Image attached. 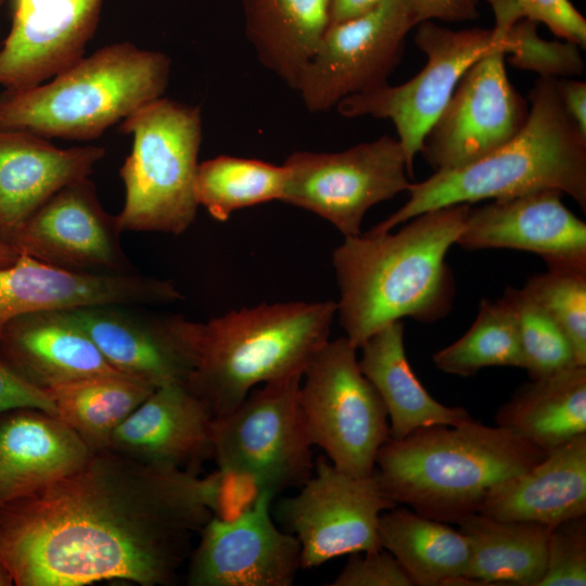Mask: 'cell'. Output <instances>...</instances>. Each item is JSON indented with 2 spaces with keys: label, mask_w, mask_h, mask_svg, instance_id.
<instances>
[{
  "label": "cell",
  "mask_w": 586,
  "mask_h": 586,
  "mask_svg": "<svg viewBox=\"0 0 586 586\" xmlns=\"http://www.w3.org/2000/svg\"><path fill=\"white\" fill-rule=\"evenodd\" d=\"M225 488L218 470L201 477L92 451L75 471L0 505V563L16 586L170 585Z\"/></svg>",
  "instance_id": "obj_1"
},
{
  "label": "cell",
  "mask_w": 586,
  "mask_h": 586,
  "mask_svg": "<svg viewBox=\"0 0 586 586\" xmlns=\"http://www.w3.org/2000/svg\"><path fill=\"white\" fill-rule=\"evenodd\" d=\"M470 207L463 203L422 213L397 232L345 237L333 251L336 315L357 349L394 321L433 322L450 311L455 283L446 255Z\"/></svg>",
  "instance_id": "obj_2"
},
{
  "label": "cell",
  "mask_w": 586,
  "mask_h": 586,
  "mask_svg": "<svg viewBox=\"0 0 586 586\" xmlns=\"http://www.w3.org/2000/svg\"><path fill=\"white\" fill-rule=\"evenodd\" d=\"M528 115L508 142L464 166L437 170L407 189L409 199L368 232L393 230L441 207L553 189L586 211V138L566 114L555 78L539 77L528 93Z\"/></svg>",
  "instance_id": "obj_3"
},
{
  "label": "cell",
  "mask_w": 586,
  "mask_h": 586,
  "mask_svg": "<svg viewBox=\"0 0 586 586\" xmlns=\"http://www.w3.org/2000/svg\"><path fill=\"white\" fill-rule=\"evenodd\" d=\"M546 455L507 429L471 418L456 425L419 429L402 440L390 437L377 454L374 475L397 506L457 523L477 512L496 486Z\"/></svg>",
  "instance_id": "obj_4"
},
{
  "label": "cell",
  "mask_w": 586,
  "mask_h": 586,
  "mask_svg": "<svg viewBox=\"0 0 586 586\" xmlns=\"http://www.w3.org/2000/svg\"><path fill=\"white\" fill-rule=\"evenodd\" d=\"M336 302H286L231 310L201 324L187 386L214 418L233 410L257 385L303 374L329 341Z\"/></svg>",
  "instance_id": "obj_5"
},
{
  "label": "cell",
  "mask_w": 586,
  "mask_h": 586,
  "mask_svg": "<svg viewBox=\"0 0 586 586\" xmlns=\"http://www.w3.org/2000/svg\"><path fill=\"white\" fill-rule=\"evenodd\" d=\"M171 62L123 41L98 49L51 79L0 93V127L88 141L163 97Z\"/></svg>",
  "instance_id": "obj_6"
},
{
  "label": "cell",
  "mask_w": 586,
  "mask_h": 586,
  "mask_svg": "<svg viewBox=\"0 0 586 586\" xmlns=\"http://www.w3.org/2000/svg\"><path fill=\"white\" fill-rule=\"evenodd\" d=\"M132 146L119 169L125 201L122 231L179 235L193 224L194 183L202 140L198 106L160 98L120 123Z\"/></svg>",
  "instance_id": "obj_7"
},
{
  "label": "cell",
  "mask_w": 586,
  "mask_h": 586,
  "mask_svg": "<svg viewBox=\"0 0 586 586\" xmlns=\"http://www.w3.org/2000/svg\"><path fill=\"white\" fill-rule=\"evenodd\" d=\"M302 377L254 387L233 410L214 418L212 460L218 471L275 497L313 474V444L298 398Z\"/></svg>",
  "instance_id": "obj_8"
},
{
  "label": "cell",
  "mask_w": 586,
  "mask_h": 586,
  "mask_svg": "<svg viewBox=\"0 0 586 586\" xmlns=\"http://www.w3.org/2000/svg\"><path fill=\"white\" fill-rule=\"evenodd\" d=\"M346 337L328 341L304 370L298 398L313 446L339 470L371 475L390 438L386 408Z\"/></svg>",
  "instance_id": "obj_9"
},
{
  "label": "cell",
  "mask_w": 586,
  "mask_h": 586,
  "mask_svg": "<svg viewBox=\"0 0 586 586\" xmlns=\"http://www.w3.org/2000/svg\"><path fill=\"white\" fill-rule=\"evenodd\" d=\"M416 46L426 55L423 68L408 81L344 98L336 104L344 117L390 119L397 132L409 176L423 139L448 103L458 81L479 59L506 40L510 26L454 30L434 21L417 25Z\"/></svg>",
  "instance_id": "obj_10"
},
{
  "label": "cell",
  "mask_w": 586,
  "mask_h": 586,
  "mask_svg": "<svg viewBox=\"0 0 586 586\" xmlns=\"http://www.w3.org/2000/svg\"><path fill=\"white\" fill-rule=\"evenodd\" d=\"M283 166L281 202L326 219L344 238L359 235L366 213L411 183L403 148L390 136L337 152L296 151Z\"/></svg>",
  "instance_id": "obj_11"
},
{
  "label": "cell",
  "mask_w": 586,
  "mask_h": 586,
  "mask_svg": "<svg viewBox=\"0 0 586 586\" xmlns=\"http://www.w3.org/2000/svg\"><path fill=\"white\" fill-rule=\"evenodd\" d=\"M397 506L382 492L374 471L354 476L320 456L300 491L281 498L272 517L301 546V568L310 569L355 552L381 547L378 536L383 511Z\"/></svg>",
  "instance_id": "obj_12"
},
{
  "label": "cell",
  "mask_w": 586,
  "mask_h": 586,
  "mask_svg": "<svg viewBox=\"0 0 586 586\" xmlns=\"http://www.w3.org/2000/svg\"><path fill=\"white\" fill-rule=\"evenodd\" d=\"M417 25L406 0H383L330 24L295 89L307 110L326 112L346 97L387 84Z\"/></svg>",
  "instance_id": "obj_13"
},
{
  "label": "cell",
  "mask_w": 586,
  "mask_h": 586,
  "mask_svg": "<svg viewBox=\"0 0 586 586\" xmlns=\"http://www.w3.org/2000/svg\"><path fill=\"white\" fill-rule=\"evenodd\" d=\"M507 42L473 63L425 135L420 153L437 170L470 164L512 139L528 115V102L511 85Z\"/></svg>",
  "instance_id": "obj_14"
},
{
  "label": "cell",
  "mask_w": 586,
  "mask_h": 586,
  "mask_svg": "<svg viewBox=\"0 0 586 586\" xmlns=\"http://www.w3.org/2000/svg\"><path fill=\"white\" fill-rule=\"evenodd\" d=\"M116 215L102 206L89 177L51 196L30 217L0 235L18 255L85 273L130 275Z\"/></svg>",
  "instance_id": "obj_15"
},
{
  "label": "cell",
  "mask_w": 586,
  "mask_h": 586,
  "mask_svg": "<svg viewBox=\"0 0 586 586\" xmlns=\"http://www.w3.org/2000/svg\"><path fill=\"white\" fill-rule=\"evenodd\" d=\"M276 497L260 491L237 515H213L191 555L190 586H291L301 568L297 538L278 527Z\"/></svg>",
  "instance_id": "obj_16"
},
{
  "label": "cell",
  "mask_w": 586,
  "mask_h": 586,
  "mask_svg": "<svg viewBox=\"0 0 586 586\" xmlns=\"http://www.w3.org/2000/svg\"><path fill=\"white\" fill-rule=\"evenodd\" d=\"M119 372L154 387L186 383L195 368L201 324L181 315L151 314L130 305L67 310Z\"/></svg>",
  "instance_id": "obj_17"
},
{
  "label": "cell",
  "mask_w": 586,
  "mask_h": 586,
  "mask_svg": "<svg viewBox=\"0 0 586 586\" xmlns=\"http://www.w3.org/2000/svg\"><path fill=\"white\" fill-rule=\"evenodd\" d=\"M183 296L169 280L62 269L27 255L0 268V336L13 319L42 310L97 305H165Z\"/></svg>",
  "instance_id": "obj_18"
},
{
  "label": "cell",
  "mask_w": 586,
  "mask_h": 586,
  "mask_svg": "<svg viewBox=\"0 0 586 586\" xmlns=\"http://www.w3.org/2000/svg\"><path fill=\"white\" fill-rule=\"evenodd\" d=\"M545 189L470 207L456 244L511 249L540 256L548 268L586 269V224Z\"/></svg>",
  "instance_id": "obj_19"
},
{
  "label": "cell",
  "mask_w": 586,
  "mask_h": 586,
  "mask_svg": "<svg viewBox=\"0 0 586 586\" xmlns=\"http://www.w3.org/2000/svg\"><path fill=\"white\" fill-rule=\"evenodd\" d=\"M103 0H13L12 25L0 50V86H38L85 56Z\"/></svg>",
  "instance_id": "obj_20"
},
{
  "label": "cell",
  "mask_w": 586,
  "mask_h": 586,
  "mask_svg": "<svg viewBox=\"0 0 586 586\" xmlns=\"http://www.w3.org/2000/svg\"><path fill=\"white\" fill-rule=\"evenodd\" d=\"M213 421L186 383L162 385L115 430L107 449L149 468L200 473L213 459Z\"/></svg>",
  "instance_id": "obj_21"
},
{
  "label": "cell",
  "mask_w": 586,
  "mask_h": 586,
  "mask_svg": "<svg viewBox=\"0 0 586 586\" xmlns=\"http://www.w3.org/2000/svg\"><path fill=\"white\" fill-rule=\"evenodd\" d=\"M104 155L99 145L61 149L34 132L0 127V235L65 186L90 177Z\"/></svg>",
  "instance_id": "obj_22"
},
{
  "label": "cell",
  "mask_w": 586,
  "mask_h": 586,
  "mask_svg": "<svg viewBox=\"0 0 586 586\" xmlns=\"http://www.w3.org/2000/svg\"><path fill=\"white\" fill-rule=\"evenodd\" d=\"M0 359L28 384L48 388L117 373L67 310H42L11 320L0 336Z\"/></svg>",
  "instance_id": "obj_23"
},
{
  "label": "cell",
  "mask_w": 586,
  "mask_h": 586,
  "mask_svg": "<svg viewBox=\"0 0 586 586\" xmlns=\"http://www.w3.org/2000/svg\"><path fill=\"white\" fill-rule=\"evenodd\" d=\"M59 417L35 408L0 415V505L75 471L91 455Z\"/></svg>",
  "instance_id": "obj_24"
},
{
  "label": "cell",
  "mask_w": 586,
  "mask_h": 586,
  "mask_svg": "<svg viewBox=\"0 0 586 586\" xmlns=\"http://www.w3.org/2000/svg\"><path fill=\"white\" fill-rule=\"evenodd\" d=\"M489 518L553 527L586 515V433L496 486L479 511Z\"/></svg>",
  "instance_id": "obj_25"
},
{
  "label": "cell",
  "mask_w": 586,
  "mask_h": 586,
  "mask_svg": "<svg viewBox=\"0 0 586 586\" xmlns=\"http://www.w3.org/2000/svg\"><path fill=\"white\" fill-rule=\"evenodd\" d=\"M359 349L360 370L386 408L391 438L402 440L419 429L456 425L471 419L466 408L438 403L421 384L406 357L403 320L372 334Z\"/></svg>",
  "instance_id": "obj_26"
},
{
  "label": "cell",
  "mask_w": 586,
  "mask_h": 586,
  "mask_svg": "<svg viewBox=\"0 0 586 586\" xmlns=\"http://www.w3.org/2000/svg\"><path fill=\"white\" fill-rule=\"evenodd\" d=\"M245 34L259 62L296 89L330 25L331 0H241Z\"/></svg>",
  "instance_id": "obj_27"
},
{
  "label": "cell",
  "mask_w": 586,
  "mask_h": 586,
  "mask_svg": "<svg viewBox=\"0 0 586 586\" xmlns=\"http://www.w3.org/2000/svg\"><path fill=\"white\" fill-rule=\"evenodd\" d=\"M531 380L500 406L498 426L547 454L586 433V366Z\"/></svg>",
  "instance_id": "obj_28"
},
{
  "label": "cell",
  "mask_w": 586,
  "mask_h": 586,
  "mask_svg": "<svg viewBox=\"0 0 586 586\" xmlns=\"http://www.w3.org/2000/svg\"><path fill=\"white\" fill-rule=\"evenodd\" d=\"M456 524L470 545L464 577L474 585L538 586L546 568L550 527L480 512L467 514Z\"/></svg>",
  "instance_id": "obj_29"
},
{
  "label": "cell",
  "mask_w": 586,
  "mask_h": 586,
  "mask_svg": "<svg viewBox=\"0 0 586 586\" xmlns=\"http://www.w3.org/2000/svg\"><path fill=\"white\" fill-rule=\"evenodd\" d=\"M378 536L416 586H445L464 577L470 561L467 537L445 522L395 506L379 519Z\"/></svg>",
  "instance_id": "obj_30"
},
{
  "label": "cell",
  "mask_w": 586,
  "mask_h": 586,
  "mask_svg": "<svg viewBox=\"0 0 586 586\" xmlns=\"http://www.w3.org/2000/svg\"><path fill=\"white\" fill-rule=\"evenodd\" d=\"M154 386L122 372L97 374L46 391L58 417L91 451L107 449L115 430L146 399Z\"/></svg>",
  "instance_id": "obj_31"
},
{
  "label": "cell",
  "mask_w": 586,
  "mask_h": 586,
  "mask_svg": "<svg viewBox=\"0 0 586 586\" xmlns=\"http://www.w3.org/2000/svg\"><path fill=\"white\" fill-rule=\"evenodd\" d=\"M286 176L283 164L219 155L199 163L195 199L214 219L226 221L235 211L281 201Z\"/></svg>",
  "instance_id": "obj_32"
},
{
  "label": "cell",
  "mask_w": 586,
  "mask_h": 586,
  "mask_svg": "<svg viewBox=\"0 0 586 586\" xmlns=\"http://www.w3.org/2000/svg\"><path fill=\"white\" fill-rule=\"evenodd\" d=\"M445 373L471 377L486 367L524 368V358L514 317L501 300H483L474 322L453 344L433 355Z\"/></svg>",
  "instance_id": "obj_33"
},
{
  "label": "cell",
  "mask_w": 586,
  "mask_h": 586,
  "mask_svg": "<svg viewBox=\"0 0 586 586\" xmlns=\"http://www.w3.org/2000/svg\"><path fill=\"white\" fill-rule=\"evenodd\" d=\"M501 300L514 317L524 369L531 379L578 366L566 335L524 288L508 286Z\"/></svg>",
  "instance_id": "obj_34"
},
{
  "label": "cell",
  "mask_w": 586,
  "mask_h": 586,
  "mask_svg": "<svg viewBox=\"0 0 586 586\" xmlns=\"http://www.w3.org/2000/svg\"><path fill=\"white\" fill-rule=\"evenodd\" d=\"M523 288L566 335L578 366H586V269L548 268Z\"/></svg>",
  "instance_id": "obj_35"
},
{
  "label": "cell",
  "mask_w": 586,
  "mask_h": 586,
  "mask_svg": "<svg viewBox=\"0 0 586 586\" xmlns=\"http://www.w3.org/2000/svg\"><path fill=\"white\" fill-rule=\"evenodd\" d=\"M538 23L518 18L507 30V60L515 68L531 71L545 78H572L584 73L585 63L576 43L546 40L537 34Z\"/></svg>",
  "instance_id": "obj_36"
},
{
  "label": "cell",
  "mask_w": 586,
  "mask_h": 586,
  "mask_svg": "<svg viewBox=\"0 0 586 586\" xmlns=\"http://www.w3.org/2000/svg\"><path fill=\"white\" fill-rule=\"evenodd\" d=\"M586 585V517L550 528L546 568L538 586Z\"/></svg>",
  "instance_id": "obj_37"
},
{
  "label": "cell",
  "mask_w": 586,
  "mask_h": 586,
  "mask_svg": "<svg viewBox=\"0 0 586 586\" xmlns=\"http://www.w3.org/2000/svg\"><path fill=\"white\" fill-rule=\"evenodd\" d=\"M348 556L329 586H415L398 560L383 548Z\"/></svg>",
  "instance_id": "obj_38"
},
{
  "label": "cell",
  "mask_w": 586,
  "mask_h": 586,
  "mask_svg": "<svg viewBox=\"0 0 586 586\" xmlns=\"http://www.w3.org/2000/svg\"><path fill=\"white\" fill-rule=\"evenodd\" d=\"M524 17L546 25L556 36L585 48L586 20L570 0H511Z\"/></svg>",
  "instance_id": "obj_39"
},
{
  "label": "cell",
  "mask_w": 586,
  "mask_h": 586,
  "mask_svg": "<svg viewBox=\"0 0 586 586\" xmlns=\"http://www.w3.org/2000/svg\"><path fill=\"white\" fill-rule=\"evenodd\" d=\"M21 408H35L58 417L46 392L28 384L0 359V415Z\"/></svg>",
  "instance_id": "obj_40"
},
{
  "label": "cell",
  "mask_w": 586,
  "mask_h": 586,
  "mask_svg": "<svg viewBox=\"0 0 586 586\" xmlns=\"http://www.w3.org/2000/svg\"><path fill=\"white\" fill-rule=\"evenodd\" d=\"M418 25L440 20L448 23L472 21L479 16V0H406Z\"/></svg>",
  "instance_id": "obj_41"
},
{
  "label": "cell",
  "mask_w": 586,
  "mask_h": 586,
  "mask_svg": "<svg viewBox=\"0 0 586 586\" xmlns=\"http://www.w3.org/2000/svg\"><path fill=\"white\" fill-rule=\"evenodd\" d=\"M560 101L578 131L586 138V84L572 78L556 79Z\"/></svg>",
  "instance_id": "obj_42"
},
{
  "label": "cell",
  "mask_w": 586,
  "mask_h": 586,
  "mask_svg": "<svg viewBox=\"0 0 586 586\" xmlns=\"http://www.w3.org/2000/svg\"><path fill=\"white\" fill-rule=\"evenodd\" d=\"M383 0H331L330 24L357 16Z\"/></svg>",
  "instance_id": "obj_43"
},
{
  "label": "cell",
  "mask_w": 586,
  "mask_h": 586,
  "mask_svg": "<svg viewBox=\"0 0 586 586\" xmlns=\"http://www.w3.org/2000/svg\"><path fill=\"white\" fill-rule=\"evenodd\" d=\"M18 257V254L0 238V268L11 266Z\"/></svg>",
  "instance_id": "obj_44"
},
{
  "label": "cell",
  "mask_w": 586,
  "mask_h": 586,
  "mask_svg": "<svg viewBox=\"0 0 586 586\" xmlns=\"http://www.w3.org/2000/svg\"><path fill=\"white\" fill-rule=\"evenodd\" d=\"M11 585H14L12 578L10 574L8 573V571L0 563V586H11Z\"/></svg>",
  "instance_id": "obj_45"
},
{
  "label": "cell",
  "mask_w": 586,
  "mask_h": 586,
  "mask_svg": "<svg viewBox=\"0 0 586 586\" xmlns=\"http://www.w3.org/2000/svg\"><path fill=\"white\" fill-rule=\"evenodd\" d=\"M219 472H220V471H219ZM224 475H225V474H224ZM225 476H226V475H225ZM226 477H227V476H226ZM228 489H229V488H228V479H227V491H228ZM226 496H228V492H227ZM226 502H227V497H226ZM226 502H225V505H224V508H222L220 514L222 513V511H224V509H225V507H226ZM220 514H218V515H220Z\"/></svg>",
  "instance_id": "obj_46"
},
{
  "label": "cell",
  "mask_w": 586,
  "mask_h": 586,
  "mask_svg": "<svg viewBox=\"0 0 586 586\" xmlns=\"http://www.w3.org/2000/svg\"><path fill=\"white\" fill-rule=\"evenodd\" d=\"M3 1H4V0H0V8H1V5H2Z\"/></svg>",
  "instance_id": "obj_47"
}]
</instances>
